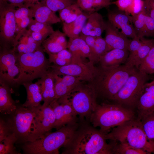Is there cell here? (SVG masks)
Returning a JSON list of instances; mask_svg holds the SVG:
<instances>
[{
	"mask_svg": "<svg viewBox=\"0 0 154 154\" xmlns=\"http://www.w3.org/2000/svg\"><path fill=\"white\" fill-rule=\"evenodd\" d=\"M137 70L124 64L117 66L96 67L92 80L90 82L97 96L108 100H113L129 78Z\"/></svg>",
	"mask_w": 154,
	"mask_h": 154,
	"instance_id": "cell-1",
	"label": "cell"
},
{
	"mask_svg": "<svg viewBox=\"0 0 154 154\" xmlns=\"http://www.w3.org/2000/svg\"><path fill=\"white\" fill-rule=\"evenodd\" d=\"M106 140L104 134L93 126L79 127L62 154H112V145Z\"/></svg>",
	"mask_w": 154,
	"mask_h": 154,
	"instance_id": "cell-2",
	"label": "cell"
},
{
	"mask_svg": "<svg viewBox=\"0 0 154 154\" xmlns=\"http://www.w3.org/2000/svg\"><path fill=\"white\" fill-rule=\"evenodd\" d=\"M79 126L77 123L66 124L40 139L22 144L21 149L24 154H59L58 149L70 143Z\"/></svg>",
	"mask_w": 154,
	"mask_h": 154,
	"instance_id": "cell-3",
	"label": "cell"
},
{
	"mask_svg": "<svg viewBox=\"0 0 154 154\" xmlns=\"http://www.w3.org/2000/svg\"><path fill=\"white\" fill-rule=\"evenodd\" d=\"M135 119L132 109L115 103L98 104L89 118L94 127H99L104 134L109 132L112 128Z\"/></svg>",
	"mask_w": 154,
	"mask_h": 154,
	"instance_id": "cell-4",
	"label": "cell"
},
{
	"mask_svg": "<svg viewBox=\"0 0 154 154\" xmlns=\"http://www.w3.org/2000/svg\"><path fill=\"white\" fill-rule=\"evenodd\" d=\"M104 136L106 140L126 143L148 154L154 153V142L148 138L141 122L137 118L113 128Z\"/></svg>",
	"mask_w": 154,
	"mask_h": 154,
	"instance_id": "cell-5",
	"label": "cell"
},
{
	"mask_svg": "<svg viewBox=\"0 0 154 154\" xmlns=\"http://www.w3.org/2000/svg\"><path fill=\"white\" fill-rule=\"evenodd\" d=\"M44 52L41 45L32 52L16 53L20 72L16 84H23L32 81L42 78L48 73L51 63L46 58Z\"/></svg>",
	"mask_w": 154,
	"mask_h": 154,
	"instance_id": "cell-6",
	"label": "cell"
},
{
	"mask_svg": "<svg viewBox=\"0 0 154 154\" xmlns=\"http://www.w3.org/2000/svg\"><path fill=\"white\" fill-rule=\"evenodd\" d=\"M149 78L148 74L137 70L129 78L113 101L125 107L137 108Z\"/></svg>",
	"mask_w": 154,
	"mask_h": 154,
	"instance_id": "cell-7",
	"label": "cell"
},
{
	"mask_svg": "<svg viewBox=\"0 0 154 154\" xmlns=\"http://www.w3.org/2000/svg\"><path fill=\"white\" fill-rule=\"evenodd\" d=\"M82 81L75 88L66 95L73 109L81 120L89 119L98 104L97 96L94 87L89 83Z\"/></svg>",
	"mask_w": 154,
	"mask_h": 154,
	"instance_id": "cell-8",
	"label": "cell"
},
{
	"mask_svg": "<svg viewBox=\"0 0 154 154\" xmlns=\"http://www.w3.org/2000/svg\"><path fill=\"white\" fill-rule=\"evenodd\" d=\"M33 108L17 106L15 112L11 114L8 121L17 139L16 144H23L28 141L34 120L41 106Z\"/></svg>",
	"mask_w": 154,
	"mask_h": 154,
	"instance_id": "cell-9",
	"label": "cell"
},
{
	"mask_svg": "<svg viewBox=\"0 0 154 154\" xmlns=\"http://www.w3.org/2000/svg\"><path fill=\"white\" fill-rule=\"evenodd\" d=\"M16 6L5 0H0V42L1 49H13L17 24Z\"/></svg>",
	"mask_w": 154,
	"mask_h": 154,
	"instance_id": "cell-10",
	"label": "cell"
},
{
	"mask_svg": "<svg viewBox=\"0 0 154 154\" xmlns=\"http://www.w3.org/2000/svg\"><path fill=\"white\" fill-rule=\"evenodd\" d=\"M93 62L82 61L72 62L63 66L53 64L51 65V71L59 76L69 75L79 78L81 81L90 82L93 79L96 67Z\"/></svg>",
	"mask_w": 154,
	"mask_h": 154,
	"instance_id": "cell-11",
	"label": "cell"
},
{
	"mask_svg": "<svg viewBox=\"0 0 154 154\" xmlns=\"http://www.w3.org/2000/svg\"><path fill=\"white\" fill-rule=\"evenodd\" d=\"M55 123V116L51 105L43 108L41 106L31 126L28 142L41 138L54 128Z\"/></svg>",
	"mask_w": 154,
	"mask_h": 154,
	"instance_id": "cell-12",
	"label": "cell"
},
{
	"mask_svg": "<svg viewBox=\"0 0 154 154\" xmlns=\"http://www.w3.org/2000/svg\"><path fill=\"white\" fill-rule=\"evenodd\" d=\"M19 72L15 51L13 49H1L0 53V79L7 84H16Z\"/></svg>",
	"mask_w": 154,
	"mask_h": 154,
	"instance_id": "cell-13",
	"label": "cell"
},
{
	"mask_svg": "<svg viewBox=\"0 0 154 154\" xmlns=\"http://www.w3.org/2000/svg\"><path fill=\"white\" fill-rule=\"evenodd\" d=\"M108 21L115 27L120 29L121 32L128 38L137 37L132 22V17L119 9L108 11Z\"/></svg>",
	"mask_w": 154,
	"mask_h": 154,
	"instance_id": "cell-14",
	"label": "cell"
},
{
	"mask_svg": "<svg viewBox=\"0 0 154 154\" xmlns=\"http://www.w3.org/2000/svg\"><path fill=\"white\" fill-rule=\"evenodd\" d=\"M136 108L137 119L141 121L154 112V79L145 84Z\"/></svg>",
	"mask_w": 154,
	"mask_h": 154,
	"instance_id": "cell-15",
	"label": "cell"
},
{
	"mask_svg": "<svg viewBox=\"0 0 154 154\" xmlns=\"http://www.w3.org/2000/svg\"><path fill=\"white\" fill-rule=\"evenodd\" d=\"M104 38L110 50L113 49L128 50L130 39L108 21L106 22Z\"/></svg>",
	"mask_w": 154,
	"mask_h": 154,
	"instance_id": "cell-16",
	"label": "cell"
},
{
	"mask_svg": "<svg viewBox=\"0 0 154 154\" xmlns=\"http://www.w3.org/2000/svg\"><path fill=\"white\" fill-rule=\"evenodd\" d=\"M16 7L15 16L17 28L13 49L14 51L19 39L27 29V28L33 18L31 9L24 4Z\"/></svg>",
	"mask_w": 154,
	"mask_h": 154,
	"instance_id": "cell-17",
	"label": "cell"
},
{
	"mask_svg": "<svg viewBox=\"0 0 154 154\" xmlns=\"http://www.w3.org/2000/svg\"><path fill=\"white\" fill-rule=\"evenodd\" d=\"M66 34L59 30L54 31L42 42V46L47 54L57 53L68 48Z\"/></svg>",
	"mask_w": 154,
	"mask_h": 154,
	"instance_id": "cell-18",
	"label": "cell"
},
{
	"mask_svg": "<svg viewBox=\"0 0 154 154\" xmlns=\"http://www.w3.org/2000/svg\"><path fill=\"white\" fill-rule=\"evenodd\" d=\"M29 8L32 11L34 19L39 22L51 25L61 21L55 12L50 10L43 1L34 4Z\"/></svg>",
	"mask_w": 154,
	"mask_h": 154,
	"instance_id": "cell-19",
	"label": "cell"
},
{
	"mask_svg": "<svg viewBox=\"0 0 154 154\" xmlns=\"http://www.w3.org/2000/svg\"><path fill=\"white\" fill-rule=\"evenodd\" d=\"M54 81V74L50 70L46 75L38 80L40 85L44 102L41 106L42 108L50 104L55 100Z\"/></svg>",
	"mask_w": 154,
	"mask_h": 154,
	"instance_id": "cell-20",
	"label": "cell"
},
{
	"mask_svg": "<svg viewBox=\"0 0 154 154\" xmlns=\"http://www.w3.org/2000/svg\"><path fill=\"white\" fill-rule=\"evenodd\" d=\"M106 22L102 15L95 11L90 13L82 33L84 35L94 37L102 36L105 31Z\"/></svg>",
	"mask_w": 154,
	"mask_h": 154,
	"instance_id": "cell-21",
	"label": "cell"
},
{
	"mask_svg": "<svg viewBox=\"0 0 154 154\" xmlns=\"http://www.w3.org/2000/svg\"><path fill=\"white\" fill-rule=\"evenodd\" d=\"M69 38L67 48L72 54V62L84 61L86 58L89 59L90 50L86 42L80 37Z\"/></svg>",
	"mask_w": 154,
	"mask_h": 154,
	"instance_id": "cell-22",
	"label": "cell"
},
{
	"mask_svg": "<svg viewBox=\"0 0 154 154\" xmlns=\"http://www.w3.org/2000/svg\"><path fill=\"white\" fill-rule=\"evenodd\" d=\"M11 90L7 84L0 80V112L3 114L11 115L17 107L11 96Z\"/></svg>",
	"mask_w": 154,
	"mask_h": 154,
	"instance_id": "cell-23",
	"label": "cell"
},
{
	"mask_svg": "<svg viewBox=\"0 0 154 154\" xmlns=\"http://www.w3.org/2000/svg\"><path fill=\"white\" fill-rule=\"evenodd\" d=\"M128 50L113 49L107 52L100 58V66H117L125 63L128 59Z\"/></svg>",
	"mask_w": 154,
	"mask_h": 154,
	"instance_id": "cell-24",
	"label": "cell"
},
{
	"mask_svg": "<svg viewBox=\"0 0 154 154\" xmlns=\"http://www.w3.org/2000/svg\"><path fill=\"white\" fill-rule=\"evenodd\" d=\"M23 85L26 90L27 96L25 102L22 105L28 108L37 107L41 105L42 98L38 81L34 83L32 81L28 82Z\"/></svg>",
	"mask_w": 154,
	"mask_h": 154,
	"instance_id": "cell-25",
	"label": "cell"
},
{
	"mask_svg": "<svg viewBox=\"0 0 154 154\" xmlns=\"http://www.w3.org/2000/svg\"><path fill=\"white\" fill-rule=\"evenodd\" d=\"M90 13L83 12L74 21L69 23H63V32L69 38L79 37Z\"/></svg>",
	"mask_w": 154,
	"mask_h": 154,
	"instance_id": "cell-26",
	"label": "cell"
},
{
	"mask_svg": "<svg viewBox=\"0 0 154 154\" xmlns=\"http://www.w3.org/2000/svg\"><path fill=\"white\" fill-rule=\"evenodd\" d=\"M28 28L34 39L42 42L54 31L51 25L39 22L33 19Z\"/></svg>",
	"mask_w": 154,
	"mask_h": 154,
	"instance_id": "cell-27",
	"label": "cell"
},
{
	"mask_svg": "<svg viewBox=\"0 0 154 154\" xmlns=\"http://www.w3.org/2000/svg\"><path fill=\"white\" fill-rule=\"evenodd\" d=\"M42 43L35 40L30 31L27 29L19 39L15 51L20 54L32 52L41 46Z\"/></svg>",
	"mask_w": 154,
	"mask_h": 154,
	"instance_id": "cell-28",
	"label": "cell"
},
{
	"mask_svg": "<svg viewBox=\"0 0 154 154\" xmlns=\"http://www.w3.org/2000/svg\"><path fill=\"white\" fill-rule=\"evenodd\" d=\"M140 38L141 44L139 49L133 58L129 62L125 64L134 66L137 69L144 58L154 46V39H147L144 37Z\"/></svg>",
	"mask_w": 154,
	"mask_h": 154,
	"instance_id": "cell-29",
	"label": "cell"
},
{
	"mask_svg": "<svg viewBox=\"0 0 154 154\" xmlns=\"http://www.w3.org/2000/svg\"><path fill=\"white\" fill-rule=\"evenodd\" d=\"M111 1L110 0H77L76 3L82 10L91 13L112 4Z\"/></svg>",
	"mask_w": 154,
	"mask_h": 154,
	"instance_id": "cell-30",
	"label": "cell"
},
{
	"mask_svg": "<svg viewBox=\"0 0 154 154\" xmlns=\"http://www.w3.org/2000/svg\"><path fill=\"white\" fill-rule=\"evenodd\" d=\"M110 50L104 38L102 36L97 37L94 46L90 50L89 60L94 64L98 62L100 57Z\"/></svg>",
	"mask_w": 154,
	"mask_h": 154,
	"instance_id": "cell-31",
	"label": "cell"
},
{
	"mask_svg": "<svg viewBox=\"0 0 154 154\" xmlns=\"http://www.w3.org/2000/svg\"><path fill=\"white\" fill-rule=\"evenodd\" d=\"M83 13L82 9L76 3L59 11V17L63 23H69Z\"/></svg>",
	"mask_w": 154,
	"mask_h": 154,
	"instance_id": "cell-32",
	"label": "cell"
},
{
	"mask_svg": "<svg viewBox=\"0 0 154 154\" xmlns=\"http://www.w3.org/2000/svg\"><path fill=\"white\" fill-rule=\"evenodd\" d=\"M112 146V154H147L148 153L142 149L133 147L128 144L111 140Z\"/></svg>",
	"mask_w": 154,
	"mask_h": 154,
	"instance_id": "cell-33",
	"label": "cell"
},
{
	"mask_svg": "<svg viewBox=\"0 0 154 154\" xmlns=\"http://www.w3.org/2000/svg\"><path fill=\"white\" fill-rule=\"evenodd\" d=\"M63 106L66 125L77 123L76 113L73 109L66 95L57 100Z\"/></svg>",
	"mask_w": 154,
	"mask_h": 154,
	"instance_id": "cell-34",
	"label": "cell"
},
{
	"mask_svg": "<svg viewBox=\"0 0 154 154\" xmlns=\"http://www.w3.org/2000/svg\"><path fill=\"white\" fill-rule=\"evenodd\" d=\"M17 138L14 133L8 135L5 139L0 142V154H20L14 147Z\"/></svg>",
	"mask_w": 154,
	"mask_h": 154,
	"instance_id": "cell-35",
	"label": "cell"
},
{
	"mask_svg": "<svg viewBox=\"0 0 154 154\" xmlns=\"http://www.w3.org/2000/svg\"><path fill=\"white\" fill-rule=\"evenodd\" d=\"M52 108L55 118L54 128L57 130L66 125L62 104L57 100L54 101L50 104Z\"/></svg>",
	"mask_w": 154,
	"mask_h": 154,
	"instance_id": "cell-36",
	"label": "cell"
},
{
	"mask_svg": "<svg viewBox=\"0 0 154 154\" xmlns=\"http://www.w3.org/2000/svg\"><path fill=\"white\" fill-rule=\"evenodd\" d=\"M145 11L143 10L132 17V22L137 36L139 38L144 37Z\"/></svg>",
	"mask_w": 154,
	"mask_h": 154,
	"instance_id": "cell-37",
	"label": "cell"
},
{
	"mask_svg": "<svg viewBox=\"0 0 154 154\" xmlns=\"http://www.w3.org/2000/svg\"><path fill=\"white\" fill-rule=\"evenodd\" d=\"M138 70L148 75L154 74V46L140 65Z\"/></svg>",
	"mask_w": 154,
	"mask_h": 154,
	"instance_id": "cell-38",
	"label": "cell"
},
{
	"mask_svg": "<svg viewBox=\"0 0 154 154\" xmlns=\"http://www.w3.org/2000/svg\"><path fill=\"white\" fill-rule=\"evenodd\" d=\"M54 74L55 78L54 88L56 95L55 100H57L59 98L67 95L71 91L62 80V77L54 73Z\"/></svg>",
	"mask_w": 154,
	"mask_h": 154,
	"instance_id": "cell-39",
	"label": "cell"
},
{
	"mask_svg": "<svg viewBox=\"0 0 154 154\" xmlns=\"http://www.w3.org/2000/svg\"><path fill=\"white\" fill-rule=\"evenodd\" d=\"M141 121L148 138L154 142V112L145 117Z\"/></svg>",
	"mask_w": 154,
	"mask_h": 154,
	"instance_id": "cell-40",
	"label": "cell"
},
{
	"mask_svg": "<svg viewBox=\"0 0 154 154\" xmlns=\"http://www.w3.org/2000/svg\"><path fill=\"white\" fill-rule=\"evenodd\" d=\"M43 1L50 10L55 13L76 3L73 0H44Z\"/></svg>",
	"mask_w": 154,
	"mask_h": 154,
	"instance_id": "cell-41",
	"label": "cell"
},
{
	"mask_svg": "<svg viewBox=\"0 0 154 154\" xmlns=\"http://www.w3.org/2000/svg\"><path fill=\"white\" fill-rule=\"evenodd\" d=\"M141 44V40L137 37L130 39L128 49L129 52V55L125 63L129 62L133 58L139 49Z\"/></svg>",
	"mask_w": 154,
	"mask_h": 154,
	"instance_id": "cell-42",
	"label": "cell"
},
{
	"mask_svg": "<svg viewBox=\"0 0 154 154\" xmlns=\"http://www.w3.org/2000/svg\"><path fill=\"white\" fill-rule=\"evenodd\" d=\"M145 13L144 37H154V20L145 12Z\"/></svg>",
	"mask_w": 154,
	"mask_h": 154,
	"instance_id": "cell-43",
	"label": "cell"
},
{
	"mask_svg": "<svg viewBox=\"0 0 154 154\" xmlns=\"http://www.w3.org/2000/svg\"><path fill=\"white\" fill-rule=\"evenodd\" d=\"M12 132L7 121L3 119H0V142L5 139Z\"/></svg>",
	"mask_w": 154,
	"mask_h": 154,
	"instance_id": "cell-44",
	"label": "cell"
},
{
	"mask_svg": "<svg viewBox=\"0 0 154 154\" xmlns=\"http://www.w3.org/2000/svg\"><path fill=\"white\" fill-rule=\"evenodd\" d=\"M62 78L71 92L82 81L77 77L69 75L63 76Z\"/></svg>",
	"mask_w": 154,
	"mask_h": 154,
	"instance_id": "cell-45",
	"label": "cell"
},
{
	"mask_svg": "<svg viewBox=\"0 0 154 154\" xmlns=\"http://www.w3.org/2000/svg\"><path fill=\"white\" fill-rule=\"evenodd\" d=\"M134 0H117L112 2V4L116 5L119 10L128 14L129 11Z\"/></svg>",
	"mask_w": 154,
	"mask_h": 154,
	"instance_id": "cell-46",
	"label": "cell"
},
{
	"mask_svg": "<svg viewBox=\"0 0 154 154\" xmlns=\"http://www.w3.org/2000/svg\"><path fill=\"white\" fill-rule=\"evenodd\" d=\"M144 1L143 0H134L129 11L128 14L133 16L142 11L143 9Z\"/></svg>",
	"mask_w": 154,
	"mask_h": 154,
	"instance_id": "cell-47",
	"label": "cell"
},
{
	"mask_svg": "<svg viewBox=\"0 0 154 154\" xmlns=\"http://www.w3.org/2000/svg\"><path fill=\"white\" fill-rule=\"evenodd\" d=\"M48 60L50 63L54 64L63 66L69 64L68 62L65 60L62 59L57 55L56 53H48Z\"/></svg>",
	"mask_w": 154,
	"mask_h": 154,
	"instance_id": "cell-48",
	"label": "cell"
},
{
	"mask_svg": "<svg viewBox=\"0 0 154 154\" xmlns=\"http://www.w3.org/2000/svg\"><path fill=\"white\" fill-rule=\"evenodd\" d=\"M80 37L86 42L91 50L94 45L97 37L85 35L81 33L80 34Z\"/></svg>",
	"mask_w": 154,
	"mask_h": 154,
	"instance_id": "cell-49",
	"label": "cell"
},
{
	"mask_svg": "<svg viewBox=\"0 0 154 154\" xmlns=\"http://www.w3.org/2000/svg\"><path fill=\"white\" fill-rule=\"evenodd\" d=\"M8 2L17 7L24 4L25 0H5Z\"/></svg>",
	"mask_w": 154,
	"mask_h": 154,
	"instance_id": "cell-50",
	"label": "cell"
},
{
	"mask_svg": "<svg viewBox=\"0 0 154 154\" xmlns=\"http://www.w3.org/2000/svg\"><path fill=\"white\" fill-rule=\"evenodd\" d=\"M44 1V0H25L24 4L26 6L29 7L31 5L34 4Z\"/></svg>",
	"mask_w": 154,
	"mask_h": 154,
	"instance_id": "cell-51",
	"label": "cell"
},
{
	"mask_svg": "<svg viewBox=\"0 0 154 154\" xmlns=\"http://www.w3.org/2000/svg\"><path fill=\"white\" fill-rule=\"evenodd\" d=\"M144 1L154 9V0H145Z\"/></svg>",
	"mask_w": 154,
	"mask_h": 154,
	"instance_id": "cell-52",
	"label": "cell"
},
{
	"mask_svg": "<svg viewBox=\"0 0 154 154\" xmlns=\"http://www.w3.org/2000/svg\"></svg>",
	"mask_w": 154,
	"mask_h": 154,
	"instance_id": "cell-53",
	"label": "cell"
}]
</instances>
